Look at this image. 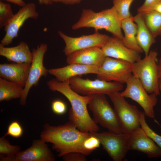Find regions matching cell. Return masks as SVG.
Here are the masks:
<instances>
[{"label": "cell", "instance_id": "5", "mask_svg": "<svg viewBox=\"0 0 161 161\" xmlns=\"http://www.w3.org/2000/svg\"><path fill=\"white\" fill-rule=\"evenodd\" d=\"M112 103L122 133L130 134L141 127V112L136 106L129 103L119 92L108 94Z\"/></svg>", "mask_w": 161, "mask_h": 161}, {"label": "cell", "instance_id": "14", "mask_svg": "<svg viewBox=\"0 0 161 161\" xmlns=\"http://www.w3.org/2000/svg\"><path fill=\"white\" fill-rule=\"evenodd\" d=\"M46 142L43 140H35L28 148L16 155L0 157V161H54L55 158Z\"/></svg>", "mask_w": 161, "mask_h": 161}, {"label": "cell", "instance_id": "36", "mask_svg": "<svg viewBox=\"0 0 161 161\" xmlns=\"http://www.w3.org/2000/svg\"><path fill=\"white\" fill-rule=\"evenodd\" d=\"M158 76L159 79H161V56L160 59L158 61Z\"/></svg>", "mask_w": 161, "mask_h": 161}, {"label": "cell", "instance_id": "22", "mask_svg": "<svg viewBox=\"0 0 161 161\" xmlns=\"http://www.w3.org/2000/svg\"><path fill=\"white\" fill-rule=\"evenodd\" d=\"M121 28L124 32L122 40L123 44L128 48L139 54L143 52L137 42V26L132 16L122 20Z\"/></svg>", "mask_w": 161, "mask_h": 161}, {"label": "cell", "instance_id": "9", "mask_svg": "<svg viewBox=\"0 0 161 161\" xmlns=\"http://www.w3.org/2000/svg\"><path fill=\"white\" fill-rule=\"evenodd\" d=\"M132 63L125 60L106 56L98 68L97 79L126 83L132 75Z\"/></svg>", "mask_w": 161, "mask_h": 161}, {"label": "cell", "instance_id": "10", "mask_svg": "<svg viewBox=\"0 0 161 161\" xmlns=\"http://www.w3.org/2000/svg\"><path fill=\"white\" fill-rule=\"evenodd\" d=\"M90 134L98 138L103 148L114 161H121L129 150L130 134L109 131Z\"/></svg>", "mask_w": 161, "mask_h": 161}, {"label": "cell", "instance_id": "23", "mask_svg": "<svg viewBox=\"0 0 161 161\" xmlns=\"http://www.w3.org/2000/svg\"><path fill=\"white\" fill-rule=\"evenodd\" d=\"M24 88L18 84L0 78V101L21 98Z\"/></svg>", "mask_w": 161, "mask_h": 161}, {"label": "cell", "instance_id": "29", "mask_svg": "<svg viewBox=\"0 0 161 161\" xmlns=\"http://www.w3.org/2000/svg\"><path fill=\"white\" fill-rule=\"evenodd\" d=\"M100 144L99 139L90 134V135L83 142V154L86 156L89 155L94 150L98 148Z\"/></svg>", "mask_w": 161, "mask_h": 161}, {"label": "cell", "instance_id": "38", "mask_svg": "<svg viewBox=\"0 0 161 161\" xmlns=\"http://www.w3.org/2000/svg\"><path fill=\"white\" fill-rule=\"evenodd\" d=\"M159 87L160 91H161V79L159 80Z\"/></svg>", "mask_w": 161, "mask_h": 161}, {"label": "cell", "instance_id": "6", "mask_svg": "<svg viewBox=\"0 0 161 161\" xmlns=\"http://www.w3.org/2000/svg\"><path fill=\"white\" fill-rule=\"evenodd\" d=\"M88 106L92 113L93 120L97 124L116 133H122L114 109L108 101L104 94L89 95Z\"/></svg>", "mask_w": 161, "mask_h": 161}, {"label": "cell", "instance_id": "19", "mask_svg": "<svg viewBox=\"0 0 161 161\" xmlns=\"http://www.w3.org/2000/svg\"><path fill=\"white\" fill-rule=\"evenodd\" d=\"M98 69L95 66L73 63L62 67L49 69L48 72L58 80L66 82L75 76L89 74H96Z\"/></svg>", "mask_w": 161, "mask_h": 161}, {"label": "cell", "instance_id": "11", "mask_svg": "<svg viewBox=\"0 0 161 161\" xmlns=\"http://www.w3.org/2000/svg\"><path fill=\"white\" fill-rule=\"evenodd\" d=\"M48 49L46 44L43 43L38 45L32 51L33 58L31 64L29 75L23 94L20 99V103L22 106L25 105L26 99L31 87L36 85L42 76L46 77L49 73L48 70L44 65L43 59L45 54Z\"/></svg>", "mask_w": 161, "mask_h": 161}, {"label": "cell", "instance_id": "17", "mask_svg": "<svg viewBox=\"0 0 161 161\" xmlns=\"http://www.w3.org/2000/svg\"><path fill=\"white\" fill-rule=\"evenodd\" d=\"M68 64H78L93 66L98 68L101 65L106 56L101 48L92 47L75 51L67 55Z\"/></svg>", "mask_w": 161, "mask_h": 161}, {"label": "cell", "instance_id": "28", "mask_svg": "<svg viewBox=\"0 0 161 161\" xmlns=\"http://www.w3.org/2000/svg\"><path fill=\"white\" fill-rule=\"evenodd\" d=\"M141 127L147 135L151 139L159 146L161 148V136L156 133L148 126L145 120V115L141 112L140 117Z\"/></svg>", "mask_w": 161, "mask_h": 161}, {"label": "cell", "instance_id": "1", "mask_svg": "<svg viewBox=\"0 0 161 161\" xmlns=\"http://www.w3.org/2000/svg\"><path fill=\"white\" fill-rule=\"evenodd\" d=\"M40 134L41 139L52 144V149L58 153V157L72 152L83 154V144L90 132L79 130L71 121L58 126L45 124Z\"/></svg>", "mask_w": 161, "mask_h": 161}, {"label": "cell", "instance_id": "26", "mask_svg": "<svg viewBox=\"0 0 161 161\" xmlns=\"http://www.w3.org/2000/svg\"><path fill=\"white\" fill-rule=\"evenodd\" d=\"M134 0H113V6L122 20L131 16L129 11V9L131 3Z\"/></svg>", "mask_w": 161, "mask_h": 161}, {"label": "cell", "instance_id": "37", "mask_svg": "<svg viewBox=\"0 0 161 161\" xmlns=\"http://www.w3.org/2000/svg\"><path fill=\"white\" fill-rule=\"evenodd\" d=\"M154 10L161 13V1L156 6L154 9Z\"/></svg>", "mask_w": 161, "mask_h": 161}, {"label": "cell", "instance_id": "33", "mask_svg": "<svg viewBox=\"0 0 161 161\" xmlns=\"http://www.w3.org/2000/svg\"><path fill=\"white\" fill-rule=\"evenodd\" d=\"M64 161H86V156L82 153L72 152L67 153L62 156Z\"/></svg>", "mask_w": 161, "mask_h": 161}, {"label": "cell", "instance_id": "8", "mask_svg": "<svg viewBox=\"0 0 161 161\" xmlns=\"http://www.w3.org/2000/svg\"><path fill=\"white\" fill-rule=\"evenodd\" d=\"M71 88L77 93L83 95L93 94L107 95L119 92L123 88V84L115 81H107L96 79L94 80L83 78L79 76L69 79Z\"/></svg>", "mask_w": 161, "mask_h": 161}, {"label": "cell", "instance_id": "31", "mask_svg": "<svg viewBox=\"0 0 161 161\" xmlns=\"http://www.w3.org/2000/svg\"><path fill=\"white\" fill-rule=\"evenodd\" d=\"M161 0H145L143 4L137 8L138 13H145L154 10L157 4Z\"/></svg>", "mask_w": 161, "mask_h": 161}, {"label": "cell", "instance_id": "21", "mask_svg": "<svg viewBox=\"0 0 161 161\" xmlns=\"http://www.w3.org/2000/svg\"><path fill=\"white\" fill-rule=\"evenodd\" d=\"M133 18L134 21L137 26V42L145 55H147L150 52L151 46L155 43L156 38L147 27L143 13H138Z\"/></svg>", "mask_w": 161, "mask_h": 161}, {"label": "cell", "instance_id": "4", "mask_svg": "<svg viewBox=\"0 0 161 161\" xmlns=\"http://www.w3.org/2000/svg\"><path fill=\"white\" fill-rule=\"evenodd\" d=\"M157 52L150 51L144 58L133 63L132 75L138 78L149 94L160 95L159 87V78L158 68Z\"/></svg>", "mask_w": 161, "mask_h": 161}, {"label": "cell", "instance_id": "30", "mask_svg": "<svg viewBox=\"0 0 161 161\" xmlns=\"http://www.w3.org/2000/svg\"><path fill=\"white\" fill-rule=\"evenodd\" d=\"M23 133L22 127L19 123L16 121L11 122L9 125L7 132L4 136L9 135L13 137L18 138L21 137Z\"/></svg>", "mask_w": 161, "mask_h": 161}, {"label": "cell", "instance_id": "24", "mask_svg": "<svg viewBox=\"0 0 161 161\" xmlns=\"http://www.w3.org/2000/svg\"><path fill=\"white\" fill-rule=\"evenodd\" d=\"M143 14L146 24L154 36L161 35V13L154 10Z\"/></svg>", "mask_w": 161, "mask_h": 161}, {"label": "cell", "instance_id": "12", "mask_svg": "<svg viewBox=\"0 0 161 161\" xmlns=\"http://www.w3.org/2000/svg\"><path fill=\"white\" fill-rule=\"evenodd\" d=\"M39 16L35 4L33 3L26 4L14 14L9 22L4 27L5 34L1 41L0 45L8 46L18 36L19 31L25 21L31 18L36 19Z\"/></svg>", "mask_w": 161, "mask_h": 161}, {"label": "cell", "instance_id": "3", "mask_svg": "<svg viewBox=\"0 0 161 161\" xmlns=\"http://www.w3.org/2000/svg\"><path fill=\"white\" fill-rule=\"evenodd\" d=\"M121 20L113 6L97 13L90 9H84L79 19L72 28L77 30L83 27L92 28L95 32L104 29L122 41L124 35L122 32Z\"/></svg>", "mask_w": 161, "mask_h": 161}, {"label": "cell", "instance_id": "13", "mask_svg": "<svg viewBox=\"0 0 161 161\" xmlns=\"http://www.w3.org/2000/svg\"><path fill=\"white\" fill-rule=\"evenodd\" d=\"M58 33L64 41L65 47L63 52L66 55L75 51L86 48L94 47L101 48L110 37L98 31L92 34L83 35L78 37H70L61 31H58Z\"/></svg>", "mask_w": 161, "mask_h": 161}, {"label": "cell", "instance_id": "32", "mask_svg": "<svg viewBox=\"0 0 161 161\" xmlns=\"http://www.w3.org/2000/svg\"><path fill=\"white\" fill-rule=\"evenodd\" d=\"M51 108L53 112L58 115L64 114L67 110V106L62 100H56L52 103Z\"/></svg>", "mask_w": 161, "mask_h": 161}, {"label": "cell", "instance_id": "27", "mask_svg": "<svg viewBox=\"0 0 161 161\" xmlns=\"http://www.w3.org/2000/svg\"><path fill=\"white\" fill-rule=\"evenodd\" d=\"M11 5L0 1V28L6 25L13 16Z\"/></svg>", "mask_w": 161, "mask_h": 161}, {"label": "cell", "instance_id": "25", "mask_svg": "<svg viewBox=\"0 0 161 161\" xmlns=\"http://www.w3.org/2000/svg\"><path fill=\"white\" fill-rule=\"evenodd\" d=\"M3 136L0 138V153L9 157L15 156L21 151L20 146L11 145L9 141Z\"/></svg>", "mask_w": 161, "mask_h": 161}, {"label": "cell", "instance_id": "20", "mask_svg": "<svg viewBox=\"0 0 161 161\" xmlns=\"http://www.w3.org/2000/svg\"><path fill=\"white\" fill-rule=\"evenodd\" d=\"M0 55L9 61L18 63H31L33 58L32 52L27 44L21 41L17 46L6 47L0 45Z\"/></svg>", "mask_w": 161, "mask_h": 161}, {"label": "cell", "instance_id": "7", "mask_svg": "<svg viewBox=\"0 0 161 161\" xmlns=\"http://www.w3.org/2000/svg\"><path fill=\"white\" fill-rule=\"evenodd\" d=\"M126 83V89L120 92L121 95L136 102L143 109L145 116L154 118V107L157 103V96L154 93L149 94L139 79L133 75Z\"/></svg>", "mask_w": 161, "mask_h": 161}, {"label": "cell", "instance_id": "34", "mask_svg": "<svg viewBox=\"0 0 161 161\" xmlns=\"http://www.w3.org/2000/svg\"><path fill=\"white\" fill-rule=\"evenodd\" d=\"M41 5H49L54 3H61L66 5H73L80 3L83 0H37Z\"/></svg>", "mask_w": 161, "mask_h": 161}, {"label": "cell", "instance_id": "2", "mask_svg": "<svg viewBox=\"0 0 161 161\" xmlns=\"http://www.w3.org/2000/svg\"><path fill=\"white\" fill-rule=\"evenodd\" d=\"M47 84L50 90L60 93L69 101L71 106L69 113V121L79 130L90 133L98 131L99 127L87 109L89 95H80L75 92L71 88L69 81L61 82L55 78L48 81Z\"/></svg>", "mask_w": 161, "mask_h": 161}, {"label": "cell", "instance_id": "15", "mask_svg": "<svg viewBox=\"0 0 161 161\" xmlns=\"http://www.w3.org/2000/svg\"><path fill=\"white\" fill-rule=\"evenodd\" d=\"M130 134L129 150L142 152L150 158L161 157V148L147 135L141 127Z\"/></svg>", "mask_w": 161, "mask_h": 161}, {"label": "cell", "instance_id": "18", "mask_svg": "<svg viewBox=\"0 0 161 161\" xmlns=\"http://www.w3.org/2000/svg\"><path fill=\"white\" fill-rule=\"evenodd\" d=\"M31 63L12 62L0 64V77L23 88L27 80Z\"/></svg>", "mask_w": 161, "mask_h": 161}, {"label": "cell", "instance_id": "35", "mask_svg": "<svg viewBox=\"0 0 161 161\" xmlns=\"http://www.w3.org/2000/svg\"><path fill=\"white\" fill-rule=\"evenodd\" d=\"M6 1H7L12 3L19 6L22 7L26 4V3L23 0H2Z\"/></svg>", "mask_w": 161, "mask_h": 161}, {"label": "cell", "instance_id": "16", "mask_svg": "<svg viewBox=\"0 0 161 161\" xmlns=\"http://www.w3.org/2000/svg\"><path fill=\"white\" fill-rule=\"evenodd\" d=\"M101 48L106 56L132 63L141 59L140 54L128 48L121 40L114 36L110 37Z\"/></svg>", "mask_w": 161, "mask_h": 161}]
</instances>
